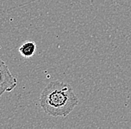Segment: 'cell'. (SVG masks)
<instances>
[{"mask_svg":"<svg viewBox=\"0 0 131 129\" xmlns=\"http://www.w3.org/2000/svg\"><path fill=\"white\" fill-rule=\"evenodd\" d=\"M36 49V43L32 41H28L20 46V48H19V52L20 55L25 58H30L35 54Z\"/></svg>","mask_w":131,"mask_h":129,"instance_id":"3","label":"cell"},{"mask_svg":"<svg viewBox=\"0 0 131 129\" xmlns=\"http://www.w3.org/2000/svg\"><path fill=\"white\" fill-rule=\"evenodd\" d=\"M18 84V81L10 73L7 64L0 58V97L5 93L11 92Z\"/></svg>","mask_w":131,"mask_h":129,"instance_id":"2","label":"cell"},{"mask_svg":"<svg viewBox=\"0 0 131 129\" xmlns=\"http://www.w3.org/2000/svg\"><path fill=\"white\" fill-rule=\"evenodd\" d=\"M79 99L70 84L62 81H52L41 93L40 105L46 114L66 117L78 105Z\"/></svg>","mask_w":131,"mask_h":129,"instance_id":"1","label":"cell"}]
</instances>
